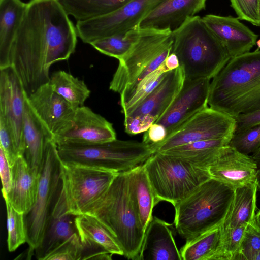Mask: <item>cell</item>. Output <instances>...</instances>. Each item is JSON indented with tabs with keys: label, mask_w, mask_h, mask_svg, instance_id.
Masks as SVG:
<instances>
[{
	"label": "cell",
	"mask_w": 260,
	"mask_h": 260,
	"mask_svg": "<svg viewBox=\"0 0 260 260\" xmlns=\"http://www.w3.org/2000/svg\"><path fill=\"white\" fill-rule=\"evenodd\" d=\"M77 34L59 0H31L26 4L13 42L8 67L21 80L27 96L50 81L54 63L68 60Z\"/></svg>",
	"instance_id": "obj_1"
},
{
	"label": "cell",
	"mask_w": 260,
	"mask_h": 260,
	"mask_svg": "<svg viewBox=\"0 0 260 260\" xmlns=\"http://www.w3.org/2000/svg\"><path fill=\"white\" fill-rule=\"evenodd\" d=\"M128 172L118 173L106 191L84 214L95 217L105 226L120 245L125 257L139 260L145 231L140 220Z\"/></svg>",
	"instance_id": "obj_2"
},
{
	"label": "cell",
	"mask_w": 260,
	"mask_h": 260,
	"mask_svg": "<svg viewBox=\"0 0 260 260\" xmlns=\"http://www.w3.org/2000/svg\"><path fill=\"white\" fill-rule=\"evenodd\" d=\"M208 105L234 118L260 110V50L230 59L210 83Z\"/></svg>",
	"instance_id": "obj_3"
},
{
	"label": "cell",
	"mask_w": 260,
	"mask_h": 260,
	"mask_svg": "<svg viewBox=\"0 0 260 260\" xmlns=\"http://www.w3.org/2000/svg\"><path fill=\"white\" fill-rule=\"evenodd\" d=\"M172 52L185 79H213L231 59L222 44L199 16L189 17L172 31Z\"/></svg>",
	"instance_id": "obj_4"
},
{
	"label": "cell",
	"mask_w": 260,
	"mask_h": 260,
	"mask_svg": "<svg viewBox=\"0 0 260 260\" xmlns=\"http://www.w3.org/2000/svg\"><path fill=\"white\" fill-rule=\"evenodd\" d=\"M234 193V188L214 178L203 182L174 207L177 233L187 240L220 225Z\"/></svg>",
	"instance_id": "obj_5"
},
{
	"label": "cell",
	"mask_w": 260,
	"mask_h": 260,
	"mask_svg": "<svg viewBox=\"0 0 260 260\" xmlns=\"http://www.w3.org/2000/svg\"><path fill=\"white\" fill-rule=\"evenodd\" d=\"M61 162L116 173L128 172L143 164L154 153L151 145L143 141L117 139L101 143L57 145Z\"/></svg>",
	"instance_id": "obj_6"
},
{
	"label": "cell",
	"mask_w": 260,
	"mask_h": 260,
	"mask_svg": "<svg viewBox=\"0 0 260 260\" xmlns=\"http://www.w3.org/2000/svg\"><path fill=\"white\" fill-rule=\"evenodd\" d=\"M143 165L157 203L167 201L174 207L211 178L207 169L161 152L154 153Z\"/></svg>",
	"instance_id": "obj_7"
},
{
	"label": "cell",
	"mask_w": 260,
	"mask_h": 260,
	"mask_svg": "<svg viewBox=\"0 0 260 260\" xmlns=\"http://www.w3.org/2000/svg\"><path fill=\"white\" fill-rule=\"evenodd\" d=\"M172 31L169 29L140 28V35L128 53L118 60L110 82V90L120 94L138 76H146L156 70L170 53Z\"/></svg>",
	"instance_id": "obj_8"
},
{
	"label": "cell",
	"mask_w": 260,
	"mask_h": 260,
	"mask_svg": "<svg viewBox=\"0 0 260 260\" xmlns=\"http://www.w3.org/2000/svg\"><path fill=\"white\" fill-rule=\"evenodd\" d=\"M61 161L57 145L49 141L44 151L41 166L36 201L30 210L24 214L27 258H30L40 244L55 201L61 187Z\"/></svg>",
	"instance_id": "obj_9"
},
{
	"label": "cell",
	"mask_w": 260,
	"mask_h": 260,
	"mask_svg": "<svg viewBox=\"0 0 260 260\" xmlns=\"http://www.w3.org/2000/svg\"><path fill=\"white\" fill-rule=\"evenodd\" d=\"M118 173L61 162V189L68 212L77 216L84 214L106 191Z\"/></svg>",
	"instance_id": "obj_10"
},
{
	"label": "cell",
	"mask_w": 260,
	"mask_h": 260,
	"mask_svg": "<svg viewBox=\"0 0 260 260\" xmlns=\"http://www.w3.org/2000/svg\"><path fill=\"white\" fill-rule=\"evenodd\" d=\"M235 119L207 106L169 134L162 142L151 145L154 153L195 141L232 138Z\"/></svg>",
	"instance_id": "obj_11"
},
{
	"label": "cell",
	"mask_w": 260,
	"mask_h": 260,
	"mask_svg": "<svg viewBox=\"0 0 260 260\" xmlns=\"http://www.w3.org/2000/svg\"><path fill=\"white\" fill-rule=\"evenodd\" d=\"M166 0H132L111 13L82 21H77L78 36L85 43L114 35L125 33L138 26L149 12Z\"/></svg>",
	"instance_id": "obj_12"
},
{
	"label": "cell",
	"mask_w": 260,
	"mask_h": 260,
	"mask_svg": "<svg viewBox=\"0 0 260 260\" xmlns=\"http://www.w3.org/2000/svg\"><path fill=\"white\" fill-rule=\"evenodd\" d=\"M115 139L112 124L84 106L77 108L72 117L54 135L57 145L93 144Z\"/></svg>",
	"instance_id": "obj_13"
},
{
	"label": "cell",
	"mask_w": 260,
	"mask_h": 260,
	"mask_svg": "<svg viewBox=\"0 0 260 260\" xmlns=\"http://www.w3.org/2000/svg\"><path fill=\"white\" fill-rule=\"evenodd\" d=\"M27 94L12 67L0 69V116L6 121L20 156L23 152V126Z\"/></svg>",
	"instance_id": "obj_14"
},
{
	"label": "cell",
	"mask_w": 260,
	"mask_h": 260,
	"mask_svg": "<svg viewBox=\"0 0 260 260\" xmlns=\"http://www.w3.org/2000/svg\"><path fill=\"white\" fill-rule=\"evenodd\" d=\"M210 83L206 78L185 79L171 105L155 123L165 126L168 136L208 106Z\"/></svg>",
	"instance_id": "obj_15"
},
{
	"label": "cell",
	"mask_w": 260,
	"mask_h": 260,
	"mask_svg": "<svg viewBox=\"0 0 260 260\" xmlns=\"http://www.w3.org/2000/svg\"><path fill=\"white\" fill-rule=\"evenodd\" d=\"M185 80L181 66L166 73L155 89L140 103L124 114V118L140 117L151 125L167 111Z\"/></svg>",
	"instance_id": "obj_16"
},
{
	"label": "cell",
	"mask_w": 260,
	"mask_h": 260,
	"mask_svg": "<svg viewBox=\"0 0 260 260\" xmlns=\"http://www.w3.org/2000/svg\"><path fill=\"white\" fill-rule=\"evenodd\" d=\"M75 223L83 247L82 259H111L113 254L123 256L116 239L96 218L85 213L77 215Z\"/></svg>",
	"instance_id": "obj_17"
},
{
	"label": "cell",
	"mask_w": 260,
	"mask_h": 260,
	"mask_svg": "<svg viewBox=\"0 0 260 260\" xmlns=\"http://www.w3.org/2000/svg\"><path fill=\"white\" fill-rule=\"evenodd\" d=\"M258 167L251 156L224 146L208 171L211 177L236 189L256 181Z\"/></svg>",
	"instance_id": "obj_18"
},
{
	"label": "cell",
	"mask_w": 260,
	"mask_h": 260,
	"mask_svg": "<svg viewBox=\"0 0 260 260\" xmlns=\"http://www.w3.org/2000/svg\"><path fill=\"white\" fill-rule=\"evenodd\" d=\"M202 18L231 58L250 52L256 45L258 35L241 22L238 17L207 14Z\"/></svg>",
	"instance_id": "obj_19"
},
{
	"label": "cell",
	"mask_w": 260,
	"mask_h": 260,
	"mask_svg": "<svg viewBox=\"0 0 260 260\" xmlns=\"http://www.w3.org/2000/svg\"><path fill=\"white\" fill-rule=\"evenodd\" d=\"M76 216L68 212L66 198L61 187L42 240L35 250L38 259L45 260L61 244L78 234L75 223Z\"/></svg>",
	"instance_id": "obj_20"
},
{
	"label": "cell",
	"mask_w": 260,
	"mask_h": 260,
	"mask_svg": "<svg viewBox=\"0 0 260 260\" xmlns=\"http://www.w3.org/2000/svg\"><path fill=\"white\" fill-rule=\"evenodd\" d=\"M27 101L53 136L72 117L75 109L57 94L48 83L27 96Z\"/></svg>",
	"instance_id": "obj_21"
},
{
	"label": "cell",
	"mask_w": 260,
	"mask_h": 260,
	"mask_svg": "<svg viewBox=\"0 0 260 260\" xmlns=\"http://www.w3.org/2000/svg\"><path fill=\"white\" fill-rule=\"evenodd\" d=\"M207 0H166L147 14L140 21V28L169 29L173 31L189 17L206 8Z\"/></svg>",
	"instance_id": "obj_22"
},
{
	"label": "cell",
	"mask_w": 260,
	"mask_h": 260,
	"mask_svg": "<svg viewBox=\"0 0 260 260\" xmlns=\"http://www.w3.org/2000/svg\"><path fill=\"white\" fill-rule=\"evenodd\" d=\"M11 167V188L3 197L17 211L25 214L35 203L40 171L30 169L22 156H19Z\"/></svg>",
	"instance_id": "obj_23"
},
{
	"label": "cell",
	"mask_w": 260,
	"mask_h": 260,
	"mask_svg": "<svg viewBox=\"0 0 260 260\" xmlns=\"http://www.w3.org/2000/svg\"><path fill=\"white\" fill-rule=\"evenodd\" d=\"M26 97L23 119V152L22 156L28 167L40 171L46 146L54 136L41 120Z\"/></svg>",
	"instance_id": "obj_24"
},
{
	"label": "cell",
	"mask_w": 260,
	"mask_h": 260,
	"mask_svg": "<svg viewBox=\"0 0 260 260\" xmlns=\"http://www.w3.org/2000/svg\"><path fill=\"white\" fill-rule=\"evenodd\" d=\"M169 225L153 216L145 231L139 260H182Z\"/></svg>",
	"instance_id": "obj_25"
},
{
	"label": "cell",
	"mask_w": 260,
	"mask_h": 260,
	"mask_svg": "<svg viewBox=\"0 0 260 260\" xmlns=\"http://www.w3.org/2000/svg\"><path fill=\"white\" fill-rule=\"evenodd\" d=\"M26 4L21 0H0V69L8 67L12 45Z\"/></svg>",
	"instance_id": "obj_26"
},
{
	"label": "cell",
	"mask_w": 260,
	"mask_h": 260,
	"mask_svg": "<svg viewBox=\"0 0 260 260\" xmlns=\"http://www.w3.org/2000/svg\"><path fill=\"white\" fill-rule=\"evenodd\" d=\"M232 138L195 141L168 149L161 153L185 159L208 170L217 159L222 148L229 145Z\"/></svg>",
	"instance_id": "obj_27"
},
{
	"label": "cell",
	"mask_w": 260,
	"mask_h": 260,
	"mask_svg": "<svg viewBox=\"0 0 260 260\" xmlns=\"http://www.w3.org/2000/svg\"><path fill=\"white\" fill-rule=\"evenodd\" d=\"M257 189L256 181L235 189L233 201L221 225L222 229L254 223Z\"/></svg>",
	"instance_id": "obj_28"
},
{
	"label": "cell",
	"mask_w": 260,
	"mask_h": 260,
	"mask_svg": "<svg viewBox=\"0 0 260 260\" xmlns=\"http://www.w3.org/2000/svg\"><path fill=\"white\" fill-rule=\"evenodd\" d=\"M128 173L140 220L146 231L153 217V209L158 203L143 165L136 167Z\"/></svg>",
	"instance_id": "obj_29"
},
{
	"label": "cell",
	"mask_w": 260,
	"mask_h": 260,
	"mask_svg": "<svg viewBox=\"0 0 260 260\" xmlns=\"http://www.w3.org/2000/svg\"><path fill=\"white\" fill-rule=\"evenodd\" d=\"M221 225L186 240L180 250L182 260H214L221 246Z\"/></svg>",
	"instance_id": "obj_30"
},
{
	"label": "cell",
	"mask_w": 260,
	"mask_h": 260,
	"mask_svg": "<svg viewBox=\"0 0 260 260\" xmlns=\"http://www.w3.org/2000/svg\"><path fill=\"white\" fill-rule=\"evenodd\" d=\"M132 0H59L69 15L82 21L116 11Z\"/></svg>",
	"instance_id": "obj_31"
},
{
	"label": "cell",
	"mask_w": 260,
	"mask_h": 260,
	"mask_svg": "<svg viewBox=\"0 0 260 260\" xmlns=\"http://www.w3.org/2000/svg\"><path fill=\"white\" fill-rule=\"evenodd\" d=\"M49 83L53 90L75 109L84 106L90 90L83 80H79L64 71L54 72Z\"/></svg>",
	"instance_id": "obj_32"
},
{
	"label": "cell",
	"mask_w": 260,
	"mask_h": 260,
	"mask_svg": "<svg viewBox=\"0 0 260 260\" xmlns=\"http://www.w3.org/2000/svg\"><path fill=\"white\" fill-rule=\"evenodd\" d=\"M140 33L138 26L125 33L114 35L90 44L101 53L119 60L129 51Z\"/></svg>",
	"instance_id": "obj_33"
},
{
	"label": "cell",
	"mask_w": 260,
	"mask_h": 260,
	"mask_svg": "<svg viewBox=\"0 0 260 260\" xmlns=\"http://www.w3.org/2000/svg\"><path fill=\"white\" fill-rule=\"evenodd\" d=\"M169 71L164 61L156 70L143 79L126 96L120 98L122 113L124 114L146 98L162 80L166 73Z\"/></svg>",
	"instance_id": "obj_34"
},
{
	"label": "cell",
	"mask_w": 260,
	"mask_h": 260,
	"mask_svg": "<svg viewBox=\"0 0 260 260\" xmlns=\"http://www.w3.org/2000/svg\"><path fill=\"white\" fill-rule=\"evenodd\" d=\"M7 246L9 252H13L20 245L27 242L24 214L17 211L6 198Z\"/></svg>",
	"instance_id": "obj_35"
},
{
	"label": "cell",
	"mask_w": 260,
	"mask_h": 260,
	"mask_svg": "<svg viewBox=\"0 0 260 260\" xmlns=\"http://www.w3.org/2000/svg\"><path fill=\"white\" fill-rule=\"evenodd\" d=\"M247 225L226 229L221 228V246L214 260L242 259L239 249Z\"/></svg>",
	"instance_id": "obj_36"
},
{
	"label": "cell",
	"mask_w": 260,
	"mask_h": 260,
	"mask_svg": "<svg viewBox=\"0 0 260 260\" xmlns=\"http://www.w3.org/2000/svg\"><path fill=\"white\" fill-rule=\"evenodd\" d=\"M229 145L246 155L255 152L260 148V124L235 132Z\"/></svg>",
	"instance_id": "obj_37"
},
{
	"label": "cell",
	"mask_w": 260,
	"mask_h": 260,
	"mask_svg": "<svg viewBox=\"0 0 260 260\" xmlns=\"http://www.w3.org/2000/svg\"><path fill=\"white\" fill-rule=\"evenodd\" d=\"M260 251V230L255 222L249 224L242 239L239 253L242 259L255 260Z\"/></svg>",
	"instance_id": "obj_38"
},
{
	"label": "cell",
	"mask_w": 260,
	"mask_h": 260,
	"mask_svg": "<svg viewBox=\"0 0 260 260\" xmlns=\"http://www.w3.org/2000/svg\"><path fill=\"white\" fill-rule=\"evenodd\" d=\"M82 253V243L77 234L48 255L45 260H81Z\"/></svg>",
	"instance_id": "obj_39"
},
{
	"label": "cell",
	"mask_w": 260,
	"mask_h": 260,
	"mask_svg": "<svg viewBox=\"0 0 260 260\" xmlns=\"http://www.w3.org/2000/svg\"><path fill=\"white\" fill-rule=\"evenodd\" d=\"M237 17L260 27V0H230Z\"/></svg>",
	"instance_id": "obj_40"
},
{
	"label": "cell",
	"mask_w": 260,
	"mask_h": 260,
	"mask_svg": "<svg viewBox=\"0 0 260 260\" xmlns=\"http://www.w3.org/2000/svg\"><path fill=\"white\" fill-rule=\"evenodd\" d=\"M0 147L3 150L11 167L20 156L10 129L3 117L0 116Z\"/></svg>",
	"instance_id": "obj_41"
},
{
	"label": "cell",
	"mask_w": 260,
	"mask_h": 260,
	"mask_svg": "<svg viewBox=\"0 0 260 260\" xmlns=\"http://www.w3.org/2000/svg\"><path fill=\"white\" fill-rule=\"evenodd\" d=\"M0 175L3 194H7L11 186V167L3 150L0 147Z\"/></svg>",
	"instance_id": "obj_42"
},
{
	"label": "cell",
	"mask_w": 260,
	"mask_h": 260,
	"mask_svg": "<svg viewBox=\"0 0 260 260\" xmlns=\"http://www.w3.org/2000/svg\"><path fill=\"white\" fill-rule=\"evenodd\" d=\"M167 136L166 128L161 124L154 123L145 132L143 142L153 145L159 143Z\"/></svg>",
	"instance_id": "obj_43"
},
{
	"label": "cell",
	"mask_w": 260,
	"mask_h": 260,
	"mask_svg": "<svg viewBox=\"0 0 260 260\" xmlns=\"http://www.w3.org/2000/svg\"><path fill=\"white\" fill-rule=\"evenodd\" d=\"M235 132H239L260 124V110L253 113L240 114L234 118Z\"/></svg>",
	"instance_id": "obj_44"
},
{
	"label": "cell",
	"mask_w": 260,
	"mask_h": 260,
	"mask_svg": "<svg viewBox=\"0 0 260 260\" xmlns=\"http://www.w3.org/2000/svg\"><path fill=\"white\" fill-rule=\"evenodd\" d=\"M165 63L170 71L174 70L180 66L177 56L173 52L167 57Z\"/></svg>",
	"instance_id": "obj_45"
},
{
	"label": "cell",
	"mask_w": 260,
	"mask_h": 260,
	"mask_svg": "<svg viewBox=\"0 0 260 260\" xmlns=\"http://www.w3.org/2000/svg\"><path fill=\"white\" fill-rule=\"evenodd\" d=\"M252 158L254 160L258 167H260V148L251 156Z\"/></svg>",
	"instance_id": "obj_46"
},
{
	"label": "cell",
	"mask_w": 260,
	"mask_h": 260,
	"mask_svg": "<svg viewBox=\"0 0 260 260\" xmlns=\"http://www.w3.org/2000/svg\"><path fill=\"white\" fill-rule=\"evenodd\" d=\"M254 222L256 226L260 230V210L255 214Z\"/></svg>",
	"instance_id": "obj_47"
},
{
	"label": "cell",
	"mask_w": 260,
	"mask_h": 260,
	"mask_svg": "<svg viewBox=\"0 0 260 260\" xmlns=\"http://www.w3.org/2000/svg\"><path fill=\"white\" fill-rule=\"evenodd\" d=\"M256 183L257 188L260 190V169H258L256 176Z\"/></svg>",
	"instance_id": "obj_48"
},
{
	"label": "cell",
	"mask_w": 260,
	"mask_h": 260,
	"mask_svg": "<svg viewBox=\"0 0 260 260\" xmlns=\"http://www.w3.org/2000/svg\"><path fill=\"white\" fill-rule=\"evenodd\" d=\"M256 44L257 46V48L256 50H260V39L257 40Z\"/></svg>",
	"instance_id": "obj_49"
},
{
	"label": "cell",
	"mask_w": 260,
	"mask_h": 260,
	"mask_svg": "<svg viewBox=\"0 0 260 260\" xmlns=\"http://www.w3.org/2000/svg\"><path fill=\"white\" fill-rule=\"evenodd\" d=\"M255 260H260V251H259V252L258 253V254H257L255 258Z\"/></svg>",
	"instance_id": "obj_50"
}]
</instances>
